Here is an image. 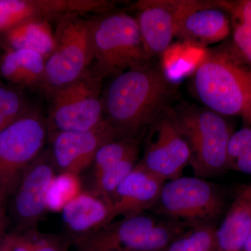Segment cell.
I'll return each mask as SVG.
<instances>
[{"label": "cell", "mask_w": 251, "mask_h": 251, "mask_svg": "<svg viewBox=\"0 0 251 251\" xmlns=\"http://www.w3.org/2000/svg\"><path fill=\"white\" fill-rule=\"evenodd\" d=\"M176 87L152 59L114 76L102 94L104 118L120 138L138 135L173 105Z\"/></svg>", "instance_id": "obj_1"}, {"label": "cell", "mask_w": 251, "mask_h": 251, "mask_svg": "<svg viewBox=\"0 0 251 251\" xmlns=\"http://www.w3.org/2000/svg\"><path fill=\"white\" fill-rule=\"evenodd\" d=\"M192 90L203 106L251 126V71L231 47L206 52L195 68Z\"/></svg>", "instance_id": "obj_2"}, {"label": "cell", "mask_w": 251, "mask_h": 251, "mask_svg": "<svg viewBox=\"0 0 251 251\" xmlns=\"http://www.w3.org/2000/svg\"><path fill=\"white\" fill-rule=\"evenodd\" d=\"M171 112L191 150L195 176L205 179L228 171L227 145L234 131L227 117L184 101L171 107Z\"/></svg>", "instance_id": "obj_3"}, {"label": "cell", "mask_w": 251, "mask_h": 251, "mask_svg": "<svg viewBox=\"0 0 251 251\" xmlns=\"http://www.w3.org/2000/svg\"><path fill=\"white\" fill-rule=\"evenodd\" d=\"M191 226L143 212L75 239L76 251H165Z\"/></svg>", "instance_id": "obj_4"}, {"label": "cell", "mask_w": 251, "mask_h": 251, "mask_svg": "<svg viewBox=\"0 0 251 251\" xmlns=\"http://www.w3.org/2000/svg\"><path fill=\"white\" fill-rule=\"evenodd\" d=\"M95 67L103 77L116 76L150 60L136 18L126 12L101 14L89 20Z\"/></svg>", "instance_id": "obj_5"}, {"label": "cell", "mask_w": 251, "mask_h": 251, "mask_svg": "<svg viewBox=\"0 0 251 251\" xmlns=\"http://www.w3.org/2000/svg\"><path fill=\"white\" fill-rule=\"evenodd\" d=\"M53 50L46 59L42 89L50 97L80 78L94 61L89 20L68 14L57 19Z\"/></svg>", "instance_id": "obj_6"}, {"label": "cell", "mask_w": 251, "mask_h": 251, "mask_svg": "<svg viewBox=\"0 0 251 251\" xmlns=\"http://www.w3.org/2000/svg\"><path fill=\"white\" fill-rule=\"evenodd\" d=\"M226 206L219 188L197 176L166 181L156 205V215L191 227L214 225Z\"/></svg>", "instance_id": "obj_7"}, {"label": "cell", "mask_w": 251, "mask_h": 251, "mask_svg": "<svg viewBox=\"0 0 251 251\" xmlns=\"http://www.w3.org/2000/svg\"><path fill=\"white\" fill-rule=\"evenodd\" d=\"M103 78L95 67H90L80 78L54 92L50 97L49 133L85 131L103 123Z\"/></svg>", "instance_id": "obj_8"}, {"label": "cell", "mask_w": 251, "mask_h": 251, "mask_svg": "<svg viewBox=\"0 0 251 251\" xmlns=\"http://www.w3.org/2000/svg\"><path fill=\"white\" fill-rule=\"evenodd\" d=\"M47 119L31 107L0 131V190L10 196L49 140Z\"/></svg>", "instance_id": "obj_9"}, {"label": "cell", "mask_w": 251, "mask_h": 251, "mask_svg": "<svg viewBox=\"0 0 251 251\" xmlns=\"http://www.w3.org/2000/svg\"><path fill=\"white\" fill-rule=\"evenodd\" d=\"M57 174L49 150H44L23 173L8 202L9 219L16 232L36 229L48 211V193Z\"/></svg>", "instance_id": "obj_10"}, {"label": "cell", "mask_w": 251, "mask_h": 251, "mask_svg": "<svg viewBox=\"0 0 251 251\" xmlns=\"http://www.w3.org/2000/svg\"><path fill=\"white\" fill-rule=\"evenodd\" d=\"M171 108L149 126L145 152L139 161L145 169L166 182L182 176L191 156L187 142L175 125Z\"/></svg>", "instance_id": "obj_11"}, {"label": "cell", "mask_w": 251, "mask_h": 251, "mask_svg": "<svg viewBox=\"0 0 251 251\" xmlns=\"http://www.w3.org/2000/svg\"><path fill=\"white\" fill-rule=\"evenodd\" d=\"M118 138L116 130L105 120L93 129L49 133L50 148L49 151L57 174L79 175L92 166L99 149Z\"/></svg>", "instance_id": "obj_12"}, {"label": "cell", "mask_w": 251, "mask_h": 251, "mask_svg": "<svg viewBox=\"0 0 251 251\" xmlns=\"http://www.w3.org/2000/svg\"><path fill=\"white\" fill-rule=\"evenodd\" d=\"M231 30L229 15L215 1L182 0L175 37L191 45L206 46L225 40Z\"/></svg>", "instance_id": "obj_13"}, {"label": "cell", "mask_w": 251, "mask_h": 251, "mask_svg": "<svg viewBox=\"0 0 251 251\" xmlns=\"http://www.w3.org/2000/svg\"><path fill=\"white\" fill-rule=\"evenodd\" d=\"M182 0H140L133 4L145 50L150 59L162 56L175 37Z\"/></svg>", "instance_id": "obj_14"}, {"label": "cell", "mask_w": 251, "mask_h": 251, "mask_svg": "<svg viewBox=\"0 0 251 251\" xmlns=\"http://www.w3.org/2000/svg\"><path fill=\"white\" fill-rule=\"evenodd\" d=\"M166 181L138 164L110 198L112 220L153 209Z\"/></svg>", "instance_id": "obj_15"}, {"label": "cell", "mask_w": 251, "mask_h": 251, "mask_svg": "<svg viewBox=\"0 0 251 251\" xmlns=\"http://www.w3.org/2000/svg\"><path fill=\"white\" fill-rule=\"evenodd\" d=\"M63 224L73 240L85 237L113 221L108 201L82 191L62 210Z\"/></svg>", "instance_id": "obj_16"}, {"label": "cell", "mask_w": 251, "mask_h": 251, "mask_svg": "<svg viewBox=\"0 0 251 251\" xmlns=\"http://www.w3.org/2000/svg\"><path fill=\"white\" fill-rule=\"evenodd\" d=\"M251 232V181L237 193L216 237L221 251H242Z\"/></svg>", "instance_id": "obj_17"}, {"label": "cell", "mask_w": 251, "mask_h": 251, "mask_svg": "<svg viewBox=\"0 0 251 251\" xmlns=\"http://www.w3.org/2000/svg\"><path fill=\"white\" fill-rule=\"evenodd\" d=\"M46 59L29 50H5L0 57V76L22 88L42 87Z\"/></svg>", "instance_id": "obj_18"}, {"label": "cell", "mask_w": 251, "mask_h": 251, "mask_svg": "<svg viewBox=\"0 0 251 251\" xmlns=\"http://www.w3.org/2000/svg\"><path fill=\"white\" fill-rule=\"evenodd\" d=\"M0 38L5 50H29L46 59L54 49V33L49 20H29L1 33Z\"/></svg>", "instance_id": "obj_19"}, {"label": "cell", "mask_w": 251, "mask_h": 251, "mask_svg": "<svg viewBox=\"0 0 251 251\" xmlns=\"http://www.w3.org/2000/svg\"><path fill=\"white\" fill-rule=\"evenodd\" d=\"M216 3L230 16L231 49L251 71V0L216 1Z\"/></svg>", "instance_id": "obj_20"}, {"label": "cell", "mask_w": 251, "mask_h": 251, "mask_svg": "<svg viewBox=\"0 0 251 251\" xmlns=\"http://www.w3.org/2000/svg\"><path fill=\"white\" fill-rule=\"evenodd\" d=\"M147 130L135 136L116 138L103 145L94 156L92 164L94 176L119 162L130 157L138 156L140 145Z\"/></svg>", "instance_id": "obj_21"}, {"label": "cell", "mask_w": 251, "mask_h": 251, "mask_svg": "<svg viewBox=\"0 0 251 251\" xmlns=\"http://www.w3.org/2000/svg\"><path fill=\"white\" fill-rule=\"evenodd\" d=\"M44 0H0V34L31 19H47Z\"/></svg>", "instance_id": "obj_22"}, {"label": "cell", "mask_w": 251, "mask_h": 251, "mask_svg": "<svg viewBox=\"0 0 251 251\" xmlns=\"http://www.w3.org/2000/svg\"><path fill=\"white\" fill-rule=\"evenodd\" d=\"M138 161V156L130 157L94 175L92 188L88 191L109 202L119 185L134 169Z\"/></svg>", "instance_id": "obj_23"}, {"label": "cell", "mask_w": 251, "mask_h": 251, "mask_svg": "<svg viewBox=\"0 0 251 251\" xmlns=\"http://www.w3.org/2000/svg\"><path fill=\"white\" fill-rule=\"evenodd\" d=\"M214 225L196 226L176 238L165 251H221Z\"/></svg>", "instance_id": "obj_24"}, {"label": "cell", "mask_w": 251, "mask_h": 251, "mask_svg": "<svg viewBox=\"0 0 251 251\" xmlns=\"http://www.w3.org/2000/svg\"><path fill=\"white\" fill-rule=\"evenodd\" d=\"M82 192L78 175L58 173L52 180L48 193V210L62 211L68 203Z\"/></svg>", "instance_id": "obj_25"}, {"label": "cell", "mask_w": 251, "mask_h": 251, "mask_svg": "<svg viewBox=\"0 0 251 251\" xmlns=\"http://www.w3.org/2000/svg\"><path fill=\"white\" fill-rule=\"evenodd\" d=\"M29 108L27 99L21 90L0 82V131L24 115Z\"/></svg>", "instance_id": "obj_26"}, {"label": "cell", "mask_w": 251, "mask_h": 251, "mask_svg": "<svg viewBox=\"0 0 251 251\" xmlns=\"http://www.w3.org/2000/svg\"><path fill=\"white\" fill-rule=\"evenodd\" d=\"M251 148V126H244L229 138L227 155L228 170L231 165Z\"/></svg>", "instance_id": "obj_27"}, {"label": "cell", "mask_w": 251, "mask_h": 251, "mask_svg": "<svg viewBox=\"0 0 251 251\" xmlns=\"http://www.w3.org/2000/svg\"><path fill=\"white\" fill-rule=\"evenodd\" d=\"M31 243V251H67V239L52 235L42 234L37 229L29 231Z\"/></svg>", "instance_id": "obj_28"}, {"label": "cell", "mask_w": 251, "mask_h": 251, "mask_svg": "<svg viewBox=\"0 0 251 251\" xmlns=\"http://www.w3.org/2000/svg\"><path fill=\"white\" fill-rule=\"evenodd\" d=\"M9 196L0 190V239L6 234V229L9 223L8 216Z\"/></svg>", "instance_id": "obj_29"}, {"label": "cell", "mask_w": 251, "mask_h": 251, "mask_svg": "<svg viewBox=\"0 0 251 251\" xmlns=\"http://www.w3.org/2000/svg\"><path fill=\"white\" fill-rule=\"evenodd\" d=\"M229 170L251 175V148L236 160Z\"/></svg>", "instance_id": "obj_30"}, {"label": "cell", "mask_w": 251, "mask_h": 251, "mask_svg": "<svg viewBox=\"0 0 251 251\" xmlns=\"http://www.w3.org/2000/svg\"><path fill=\"white\" fill-rule=\"evenodd\" d=\"M13 251H31V239L28 232L18 233Z\"/></svg>", "instance_id": "obj_31"}, {"label": "cell", "mask_w": 251, "mask_h": 251, "mask_svg": "<svg viewBox=\"0 0 251 251\" xmlns=\"http://www.w3.org/2000/svg\"><path fill=\"white\" fill-rule=\"evenodd\" d=\"M18 232L6 234L0 239V251H13Z\"/></svg>", "instance_id": "obj_32"}, {"label": "cell", "mask_w": 251, "mask_h": 251, "mask_svg": "<svg viewBox=\"0 0 251 251\" xmlns=\"http://www.w3.org/2000/svg\"><path fill=\"white\" fill-rule=\"evenodd\" d=\"M242 251H251V232L248 237L247 242L244 244Z\"/></svg>", "instance_id": "obj_33"}]
</instances>
